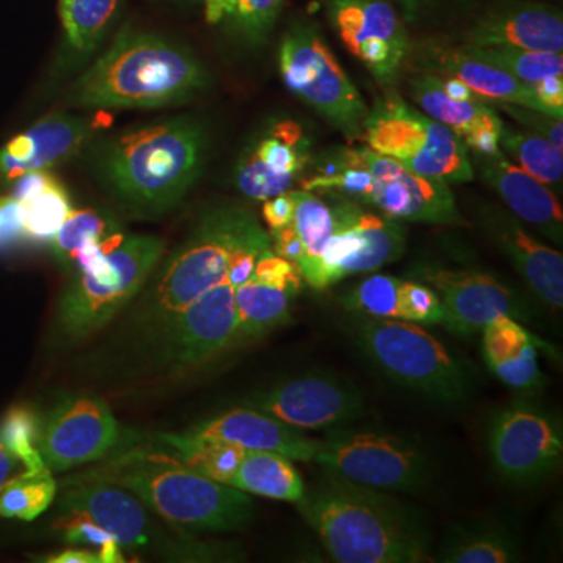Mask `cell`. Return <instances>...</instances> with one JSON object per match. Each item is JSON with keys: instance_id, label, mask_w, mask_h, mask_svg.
<instances>
[{"instance_id": "1", "label": "cell", "mask_w": 563, "mask_h": 563, "mask_svg": "<svg viewBox=\"0 0 563 563\" xmlns=\"http://www.w3.org/2000/svg\"><path fill=\"white\" fill-rule=\"evenodd\" d=\"M298 509L333 562H432L428 521L390 492L325 473L303 493Z\"/></svg>"}, {"instance_id": "2", "label": "cell", "mask_w": 563, "mask_h": 563, "mask_svg": "<svg viewBox=\"0 0 563 563\" xmlns=\"http://www.w3.org/2000/svg\"><path fill=\"white\" fill-rule=\"evenodd\" d=\"M206 147V129L199 121L152 122L111 141L102 157L103 179L133 213H165L198 180Z\"/></svg>"}, {"instance_id": "3", "label": "cell", "mask_w": 563, "mask_h": 563, "mask_svg": "<svg viewBox=\"0 0 563 563\" xmlns=\"http://www.w3.org/2000/svg\"><path fill=\"white\" fill-rule=\"evenodd\" d=\"M201 62L151 33L122 32L74 87L88 109H162L190 99L207 85Z\"/></svg>"}, {"instance_id": "4", "label": "cell", "mask_w": 563, "mask_h": 563, "mask_svg": "<svg viewBox=\"0 0 563 563\" xmlns=\"http://www.w3.org/2000/svg\"><path fill=\"white\" fill-rule=\"evenodd\" d=\"M90 474L128 488L166 523L184 531H235L254 515L246 493L166 455L129 451Z\"/></svg>"}, {"instance_id": "5", "label": "cell", "mask_w": 563, "mask_h": 563, "mask_svg": "<svg viewBox=\"0 0 563 563\" xmlns=\"http://www.w3.org/2000/svg\"><path fill=\"white\" fill-rule=\"evenodd\" d=\"M261 222L239 206L207 211L190 236L169 255L132 317L136 344H146L203 292L228 276L232 252L258 231Z\"/></svg>"}, {"instance_id": "6", "label": "cell", "mask_w": 563, "mask_h": 563, "mask_svg": "<svg viewBox=\"0 0 563 563\" xmlns=\"http://www.w3.org/2000/svg\"><path fill=\"white\" fill-rule=\"evenodd\" d=\"M58 521L87 518L114 537L121 548L158 555L169 562H243L246 553L236 543L201 542L184 529L154 520L139 496L121 485L87 473L62 485Z\"/></svg>"}, {"instance_id": "7", "label": "cell", "mask_w": 563, "mask_h": 563, "mask_svg": "<svg viewBox=\"0 0 563 563\" xmlns=\"http://www.w3.org/2000/svg\"><path fill=\"white\" fill-rule=\"evenodd\" d=\"M354 320L358 347L396 385L440 402L472 395V369L420 324L362 314Z\"/></svg>"}, {"instance_id": "8", "label": "cell", "mask_w": 563, "mask_h": 563, "mask_svg": "<svg viewBox=\"0 0 563 563\" xmlns=\"http://www.w3.org/2000/svg\"><path fill=\"white\" fill-rule=\"evenodd\" d=\"M165 243L152 235H125L117 250L74 274L58 302L55 328L66 342L101 331L136 298L161 263Z\"/></svg>"}, {"instance_id": "9", "label": "cell", "mask_w": 563, "mask_h": 563, "mask_svg": "<svg viewBox=\"0 0 563 563\" xmlns=\"http://www.w3.org/2000/svg\"><path fill=\"white\" fill-rule=\"evenodd\" d=\"M362 140L376 154L393 158L421 176L448 185L473 180L472 158L465 143L396 92L369 109L363 122Z\"/></svg>"}, {"instance_id": "10", "label": "cell", "mask_w": 563, "mask_h": 563, "mask_svg": "<svg viewBox=\"0 0 563 563\" xmlns=\"http://www.w3.org/2000/svg\"><path fill=\"white\" fill-rule=\"evenodd\" d=\"M324 473L384 492H421L432 483L431 454L412 437L336 426L318 443Z\"/></svg>"}, {"instance_id": "11", "label": "cell", "mask_w": 563, "mask_h": 563, "mask_svg": "<svg viewBox=\"0 0 563 563\" xmlns=\"http://www.w3.org/2000/svg\"><path fill=\"white\" fill-rule=\"evenodd\" d=\"M279 66L292 95L344 135L362 139L368 106L312 25H296L285 35Z\"/></svg>"}, {"instance_id": "12", "label": "cell", "mask_w": 563, "mask_h": 563, "mask_svg": "<svg viewBox=\"0 0 563 563\" xmlns=\"http://www.w3.org/2000/svg\"><path fill=\"white\" fill-rule=\"evenodd\" d=\"M235 287L224 279L143 344L155 369L180 376L202 368L235 344Z\"/></svg>"}, {"instance_id": "13", "label": "cell", "mask_w": 563, "mask_h": 563, "mask_svg": "<svg viewBox=\"0 0 563 563\" xmlns=\"http://www.w3.org/2000/svg\"><path fill=\"white\" fill-rule=\"evenodd\" d=\"M488 450L493 466L507 483H539L561 466L562 421L537 404L515 401L493 418Z\"/></svg>"}, {"instance_id": "14", "label": "cell", "mask_w": 563, "mask_h": 563, "mask_svg": "<svg viewBox=\"0 0 563 563\" xmlns=\"http://www.w3.org/2000/svg\"><path fill=\"white\" fill-rule=\"evenodd\" d=\"M333 211L335 229L309 284L314 290H324L352 274L376 272L401 257L406 229L398 220L363 210L344 198L333 202Z\"/></svg>"}, {"instance_id": "15", "label": "cell", "mask_w": 563, "mask_h": 563, "mask_svg": "<svg viewBox=\"0 0 563 563\" xmlns=\"http://www.w3.org/2000/svg\"><path fill=\"white\" fill-rule=\"evenodd\" d=\"M120 440V424L106 401L91 395H69L41 418L36 448L51 472H65L101 461Z\"/></svg>"}, {"instance_id": "16", "label": "cell", "mask_w": 563, "mask_h": 563, "mask_svg": "<svg viewBox=\"0 0 563 563\" xmlns=\"http://www.w3.org/2000/svg\"><path fill=\"white\" fill-rule=\"evenodd\" d=\"M244 406L272 415L299 431H328L365 412L362 391L332 373L291 377L247 396Z\"/></svg>"}, {"instance_id": "17", "label": "cell", "mask_w": 563, "mask_h": 563, "mask_svg": "<svg viewBox=\"0 0 563 563\" xmlns=\"http://www.w3.org/2000/svg\"><path fill=\"white\" fill-rule=\"evenodd\" d=\"M415 274L439 296L442 325L454 335L470 339L499 317L531 321L529 303L490 274L437 266L418 268Z\"/></svg>"}, {"instance_id": "18", "label": "cell", "mask_w": 563, "mask_h": 563, "mask_svg": "<svg viewBox=\"0 0 563 563\" xmlns=\"http://www.w3.org/2000/svg\"><path fill=\"white\" fill-rule=\"evenodd\" d=\"M368 172L365 203L377 207L393 220L426 224H462L450 185L406 168L393 158L376 154L369 147H357Z\"/></svg>"}, {"instance_id": "19", "label": "cell", "mask_w": 563, "mask_h": 563, "mask_svg": "<svg viewBox=\"0 0 563 563\" xmlns=\"http://www.w3.org/2000/svg\"><path fill=\"white\" fill-rule=\"evenodd\" d=\"M329 18L346 49L374 79L380 85L398 79L409 40L390 0H331Z\"/></svg>"}, {"instance_id": "20", "label": "cell", "mask_w": 563, "mask_h": 563, "mask_svg": "<svg viewBox=\"0 0 563 563\" xmlns=\"http://www.w3.org/2000/svg\"><path fill=\"white\" fill-rule=\"evenodd\" d=\"M310 161V141L298 122H276L236 166V188L254 201L291 190Z\"/></svg>"}, {"instance_id": "21", "label": "cell", "mask_w": 563, "mask_h": 563, "mask_svg": "<svg viewBox=\"0 0 563 563\" xmlns=\"http://www.w3.org/2000/svg\"><path fill=\"white\" fill-rule=\"evenodd\" d=\"M466 44L562 54L561 10L532 0H499L477 18Z\"/></svg>"}, {"instance_id": "22", "label": "cell", "mask_w": 563, "mask_h": 563, "mask_svg": "<svg viewBox=\"0 0 563 563\" xmlns=\"http://www.w3.org/2000/svg\"><path fill=\"white\" fill-rule=\"evenodd\" d=\"M481 225L514 263L533 295L551 310L563 307V257L561 252L536 239L512 211L484 207Z\"/></svg>"}, {"instance_id": "23", "label": "cell", "mask_w": 563, "mask_h": 563, "mask_svg": "<svg viewBox=\"0 0 563 563\" xmlns=\"http://www.w3.org/2000/svg\"><path fill=\"white\" fill-rule=\"evenodd\" d=\"M472 165L518 220L537 229L551 242L563 243L562 206L550 187L533 179L501 151L492 155L474 154Z\"/></svg>"}, {"instance_id": "24", "label": "cell", "mask_w": 563, "mask_h": 563, "mask_svg": "<svg viewBox=\"0 0 563 563\" xmlns=\"http://www.w3.org/2000/svg\"><path fill=\"white\" fill-rule=\"evenodd\" d=\"M409 95L422 113L453 131L474 154L499 152L504 122L485 99L459 101L444 92L442 80L429 70H421L409 84Z\"/></svg>"}, {"instance_id": "25", "label": "cell", "mask_w": 563, "mask_h": 563, "mask_svg": "<svg viewBox=\"0 0 563 563\" xmlns=\"http://www.w3.org/2000/svg\"><path fill=\"white\" fill-rule=\"evenodd\" d=\"M190 433L202 439L239 444L244 450L282 454L292 462H314L320 443V440L310 439L303 431L251 407L218 415L195 426Z\"/></svg>"}, {"instance_id": "26", "label": "cell", "mask_w": 563, "mask_h": 563, "mask_svg": "<svg viewBox=\"0 0 563 563\" xmlns=\"http://www.w3.org/2000/svg\"><path fill=\"white\" fill-rule=\"evenodd\" d=\"M347 312L362 317L415 322L420 325L442 324L443 309L439 296L418 280L376 274L355 285L343 298Z\"/></svg>"}, {"instance_id": "27", "label": "cell", "mask_w": 563, "mask_h": 563, "mask_svg": "<svg viewBox=\"0 0 563 563\" xmlns=\"http://www.w3.org/2000/svg\"><path fill=\"white\" fill-rule=\"evenodd\" d=\"M422 60L424 70L437 76L457 77L488 103H514L544 113L532 87L515 79L506 70L481 60L466 46H431L422 52Z\"/></svg>"}, {"instance_id": "28", "label": "cell", "mask_w": 563, "mask_h": 563, "mask_svg": "<svg viewBox=\"0 0 563 563\" xmlns=\"http://www.w3.org/2000/svg\"><path fill=\"white\" fill-rule=\"evenodd\" d=\"M483 351L488 368L515 390H533L542 384L537 342L520 321L499 317L483 329Z\"/></svg>"}, {"instance_id": "29", "label": "cell", "mask_w": 563, "mask_h": 563, "mask_svg": "<svg viewBox=\"0 0 563 563\" xmlns=\"http://www.w3.org/2000/svg\"><path fill=\"white\" fill-rule=\"evenodd\" d=\"M523 554L520 533L498 518L457 525L432 555L440 563H514Z\"/></svg>"}, {"instance_id": "30", "label": "cell", "mask_w": 563, "mask_h": 563, "mask_svg": "<svg viewBox=\"0 0 563 563\" xmlns=\"http://www.w3.org/2000/svg\"><path fill=\"white\" fill-rule=\"evenodd\" d=\"M299 292L250 277L235 288V344L255 342L290 321Z\"/></svg>"}, {"instance_id": "31", "label": "cell", "mask_w": 563, "mask_h": 563, "mask_svg": "<svg viewBox=\"0 0 563 563\" xmlns=\"http://www.w3.org/2000/svg\"><path fill=\"white\" fill-rule=\"evenodd\" d=\"M229 485L252 495L296 504L306 493L301 474L291 459L269 451L247 450Z\"/></svg>"}, {"instance_id": "32", "label": "cell", "mask_w": 563, "mask_h": 563, "mask_svg": "<svg viewBox=\"0 0 563 563\" xmlns=\"http://www.w3.org/2000/svg\"><path fill=\"white\" fill-rule=\"evenodd\" d=\"M465 46L481 60L506 70L515 79L532 87L537 99L563 85L562 54L507 46Z\"/></svg>"}, {"instance_id": "33", "label": "cell", "mask_w": 563, "mask_h": 563, "mask_svg": "<svg viewBox=\"0 0 563 563\" xmlns=\"http://www.w3.org/2000/svg\"><path fill=\"white\" fill-rule=\"evenodd\" d=\"M158 440L176 451L177 457H179L177 461L184 463L192 472L228 485L247 451L239 444L202 439V437L192 435L190 432L184 433V435L161 433Z\"/></svg>"}, {"instance_id": "34", "label": "cell", "mask_w": 563, "mask_h": 563, "mask_svg": "<svg viewBox=\"0 0 563 563\" xmlns=\"http://www.w3.org/2000/svg\"><path fill=\"white\" fill-rule=\"evenodd\" d=\"M295 198V214L292 228L298 233L303 246V258L298 268L303 280L310 284L317 273L322 251L335 229V211L333 203L322 201L317 192L292 191Z\"/></svg>"}, {"instance_id": "35", "label": "cell", "mask_w": 563, "mask_h": 563, "mask_svg": "<svg viewBox=\"0 0 563 563\" xmlns=\"http://www.w3.org/2000/svg\"><path fill=\"white\" fill-rule=\"evenodd\" d=\"M499 150L523 172L531 174L533 179L542 181L547 187H558L563 177V154L543 136L532 132H521L504 124L499 136Z\"/></svg>"}, {"instance_id": "36", "label": "cell", "mask_w": 563, "mask_h": 563, "mask_svg": "<svg viewBox=\"0 0 563 563\" xmlns=\"http://www.w3.org/2000/svg\"><path fill=\"white\" fill-rule=\"evenodd\" d=\"M120 231V224L102 211L73 209L51 240L52 255L62 272L70 274L74 262L81 251Z\"/></svg>"}, {"instance_id": "37", "label": "cell", "mask_w": 563, "mask_h": 563, "mask_svg": "<svg viewBox=\"0 0 563 563\" xmlns=\"http://www.w3.org/2000/svg\"><path fill=\"white\" fill-rule=\"evenodd\" d=\"M18 202L25 240L32 244H49L73 210L68 190L55 176L46 187Z\"/></svg>"}, {"instance_id": "38", "label": "cell", "mask_w": 563, "mask_h": 563, "mask_svg": "<svg viewBox=\"0 0 563 563\" xmlns=\"http://www.w3.org/2000/svg\"><path fill=\"white\" fill-rule=\"evenodd\" d=\"M55 495L57 484L47 466L22 470L0 492V517L35 520L49 509Z\"/></svg>"}, {"instance_id": "39", "label": "cell", "mask_w": 563, "mask_h": 563, "mask_svg": "<svg viewBox=\"0 0 563 563\" xmlns=\"http://www.w3.org/2000/svg\"><path fill=\"white\" fill-rule=\"evenodd\" d=\"M120 0H60V20L74 51L90 54L113 20Z\"/></svg>"}, {"instance_id": "40", "label": "cell", "mask_w": 563, "mask_h": 563, "mask_svg": "<svg viewBox=\"0 0 563 563\" xmlns=\"http://www.w3.org/2000/svg\"><path fill=\"white\" fill-rule=\"evenodd\" d=\"M285 0H210L206 5L207 20L228 21L244 38L258 43L266 38Z\"/></svg>"}, {"instance_id": "41", "label": "cell", "mask_w": 563, "mask_h": 563, "mask_svg": "<svg viewBox=\"0 0 563 563\" xmlns=\"http://www.w3.org/2000/svg\"><path fill=\"white\" fill-rule=\"evenodd\" d=\"M38 426V418L27 407H13L0 422V440L20 459L24 470L46 466L36 448Z\"/></svg>"}, {"instance_id": "42", "label": "cell", "mask_w": 563, "mask_h": 563, "mask_svg": "<svg viewBox=\"0 0 563 563\" xmlns=\"http://www.w3.org/2000/svg\"><path fill=\"white\" fill-rule=\"evenodd\" d=\"M507 113L512 114L515 120L520 122L521 125L528 128L529 132L536 133V135L543 136L558 147H563V125L562 118L553 117V114L543 113V111H537L532 109H526V107L514 106V103H493Z\"/></svg>"}, {"instance_id": "43", "label": "cell", "mask_w": 563, "mask_h": 563, "mask_svg": "<svg viewBox=\"0 0 563 563\" xmlns=\"http://www.w3.org/2000/svg\"><path fill=\"white\" fill-rule=\"evenodd\" d=\"M55 528L62 529L63 539L66 543L77 544V547L102 548L103 544L114 540V537L101 526L92 523L87 518L76 517L69 520L58 521Z\"/></svg>"}, {"instance_id": "44", "label": "cell", "mask_w": 563, "mask_h": 563, "mask_svg": "<svg viewBox=\"0 0 563 563\" xmlns=\"http://www.w3.org/2000/svg\"><path fill=\"white\" fill-rule=\"evenodd\" d=\"M27 243L22 229L20 202L10 195H0V252Z\"/></svg>"}, {"instance_id": "45", "label": "cell", "mask_w": 563, "mask_h": 563, "mask_svg": "<svg viewBox=\"0 0 563 563\" xmlns=\"http://www.w3.org/2000/svg\"><path fill=\"white\" fill-rule=\"evenodd\" d=\"M263 220L268 224L269 231L291 224L295 214V198L292 191L282 192L263 203Z\"/></svg>"}, {"instance_id": "46", "label": "cell", "mask_w": 563, "mask_h": 563, "mask_svg": "<svg viewBox=\"0 0 563 563\" xmlns=\"http://www.w3.org/2000/svg\"><path fill=\"white\" fill-rule=\"evenodd\" d=\"M269 239H272V250L277 255L296 263V265L302 262L303 246L292 224L280 229H273V231H269Z\"/></svg>"}, {"instance_id": "47", "label": "cell", "mask_w": 563, "mask_h": 563, "mask_svg": "<svg viewBox=\"0 0 563 563\" xmlns=\"http://www.w3.org/2000/svg\"><path fill=\"white\" fill-rule=\"evenodd\" d=\"M22 470H24V466H22L20 459L11 453L5 443L0 440V492Z\"/></svg>"}, {"instance_id": "48", "label": "cell", "mask_w": 563, "mask_h": 563, "mask_svg": "<svg viewBox=\"0 0 563 563\" xmlns=\"http://www.w3.org/2000/svg\"><path fill=\"white\" fill-rule=\"evenodd\" d=\"M40 562L46 563H99L98 553L85 550H65L60 553L46 555L40 559Z\"/></svg>"}, {"instance_id": "49", "label": "cell", "mask_w": 563, "mask_h": 563, "mask_svg": "<svg viewBox=\"0 0 563 563\" xmlns=\"http://www.w3.org/2000/svg\"><path fill=\"white\" fill-rule=\"evenodd\" d=\"M99 563H122L125 562L124 555L121 553V547L117 540L103 544L99 548Z\"/></svg>"}, {"instance_id": "50", "label": "cell", "mask_w": 563, "mask_h": 563, "mask_svg": "<svg viewBox=\"0 0 563 563\" xmlns=\"http://www.w3.org/2000/svg\"><path fill=\"white\" fill-rule=\"evenodd\" d=\"M395 2L401 3L410 14H417L424 9H429V7L435 5V3L442 2V0H395Z\"/></svg>"}, {"instance_id": "51", "label": "cell", "mask_w": 563, "mask_h": 563, "mask_svg": "<svg viewBox=\"0 0 563 563\" xmlns=\"http://www.w3.org/2000/svg\"><path fill=\"white\" fill-rule=\"evenodd\" d=\"M209 2H210V0H203V3H206V5H207V3H209Z\"/></svg>"}]
</instances>
